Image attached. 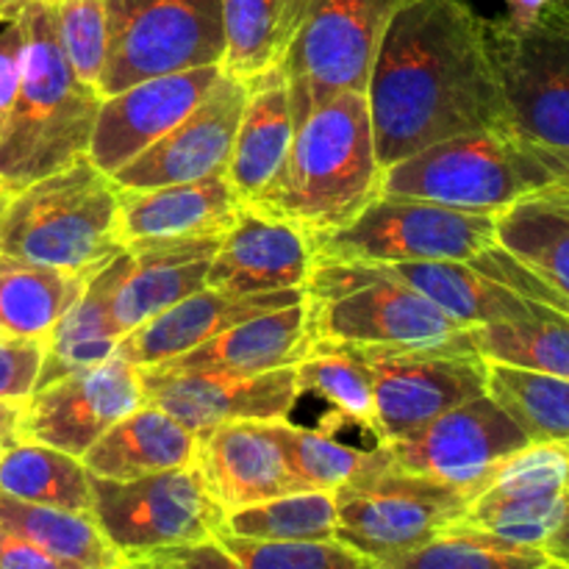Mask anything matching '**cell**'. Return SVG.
<instances>
[{"label":"cell","mask_w":569,"mask_h":569,"mask_svg":"<svg viewBox=\"0 0 569 569\" xmlns=\"http://www.w3.org/2000/svg\"><path fill=\"white\" fill-rule=\"evenodd\" d=\"M381 170L481 128H511L487 42L467 0H415L395 14L367 83Z\"/></svg>","instance_id":"obj_1"},{"label":"cell","mask_w":569,"mask_h":569,"mask_svg":"<svg viewBox=\"0 0 569 569\" xmlns=\"http://www.w3.org/2000/svg\"><path fill=\"white\" fill-rule=\"evenodd\" d=\"M381 176L367 94L342 92L298 126L276 181L250 206L292 222L317 248L381 194Z\"/></svg>","instance_id":"obj_2"},{"label":"cell","mask_w":569,"mask_h":569,"mask_svg":"<svg viewBox=\"0 0 569 569\" xmlns=\"http://www.w3.org/2000/svg\"><path fill=\"white\" fill-rule=\"evenodd\" d=\"M17 14L26 31L22 78L0 122V183L11 194L87 156L103 103L72 70L50 0H28Z\"/></svg>","instance_id":"obj_3"},{"label":"cell","mask_w":569,"mask_h":569,"mask_svg":"<svg viewBox=\"0 0 569 569\" xmlns=\"http://www.w3.org/2000/svg\"><path fill=\"white\" fill-rule=\"evenodd\" d=\"M559 187H569V164L526 142L515 128H481L442 139L387 167L381 176V194L489 214Z\"/></svg>","instance_id":"obj_4"},{"label":"cell","mask_w":569,"mask_h":569,"mask_svg":"<svg viewBox=\"0 0 569 569\" xmlns=\"http://www.w3.org/2000/svg\"><path fill=\"white\" fill-rule=\"evenodd\" d=\"M120 187L87 156L20 189L0 211V253L28 264L94 276L120 256Z\"/></svg>","instance_id":"obj_5"},{"label":"cell","mask_w":569,"mask_h":569,"mask_svg":"<svg viewBox=\"0 0 569 569\" xmlns=\"http://www.w3.org/2000/svg\"><path fill=\"white\" fill-rule=\"evenodd\" d=\"M106 61L98 94L139 81L220 64L226 53L222 0H103Z\"/></svg>","instance_id":"obj_6"},{"label":"cell","mask_w":569,"mask_h":569,"mask_svg":"<svg viewBox=\"0 0 569 569\" xmlns=\"http://www.w3.org/2000/svg\"><path fill=\"white\" fill-rule=\"evenodd\" d=\"M415 0H311L281 72L292 98L295 131L326 100L367 92L389 22Z\"/></svg>","instance_id":"obj_7"},{"label":"cell","mask_w":569,"mask_h":569,"mask_svg":"<svg viewBox=\"0 0 569 569\" xmlns=\"http://www.w3.org/2000/svg\"><path fill=\"white\" fill-rule=\"evenodd\" d=\"M487 42L511 128L569 164V0L528 28L487 20Z\"/></svg>","instance_id":"obj_8"},{"label":"cell","mask_w":569,"mask_h":569,"mask_svg":"<svg viewBox=\"0 0 569 569\" xmlns=\"http://www.w3.org/2000/svg\"><path fill=\"white\" fill-rule=\"evenodd\" d=\"M89 483L94 520L126 559L214 542L226 526V511L194 465L133 481L89 476Z\"/></svg>","instance_id":"obj_9"},{"label":"cell","mask_w":569,"mask_h":569,"mask_svg":"<svg viewBox=\"0 0 569 569\" xmlns=\"http://www.w3.org/2000/svg\"><path fill=\"white\" fill-rule=\"evenodd\" d=\"M498 214L406 194H378L350 226L317 242L320 259L353 264L470 261L492 248Z\"/></svg>","instance_id":"obj_10"},{"label":"cell","mask_w":569,"mask_h":569,"mask_svg":"<svg viewBox=\"0 0 569 569\" xmlns=\"http://www.w3.org/2000/svg\"><path fill=\"white\" fill-rule=\"evenodd\" d=\"M337 539L365 556L383 561L415 550L465 517L476 495L411 472L378 470L337 489Z\"/></svg>","instance_id":"obj_11"},{"label":"cell","mask_w":569,"mask_h":569,"mask_svg":"<svg viewBox=\"0 0 569 569\" xmlns=\"http://www.w3.org/2000/svg\"><path fill=\"white\" fill-rule=\"evenodd\" d=\"M381 445L395 470L433 478L478 498L500 465L531 442L489 395H481Z\"/></svg>","instance_id":"obj_12"},{"label":"cell","mask_w":569,"mask_h":569,"mask_svg":"<svg viewBox=\"0 0 569 569\" xmlns=\"http://www.w3.org/2000/svg\"><path fill=\"white\" fill-rule=\"evenodd\" d=\"M306 322L315 342L376 350L453 348L476 353L467 345V328L450 320L417 289L387 276L381 267L372 281L331 303H306Z\"/></svg>","instance_id":"obj_13"},{"label":"cell","mask_w":569,"mask_h":569,"mask_svg":"<svg viewBox=\"0 0 569 569\" xmlns=\"http://www.w3.org/2000/svg\"><path fill=\"white\" fill-rule=\"evenodd\" d=\"M339 348L370 367L381 442L403 437L433 417L487 395V361L470 350Z\"/></svg>","instance_id":"obj_14"},{"label":"cell","mask_w":569,"mask_h":569,"mask_svg":"<svg viewBox=\"0 0 569 569\" xmlns=\"http://www.w3.org/2000/svg\"><path fill=\"white\" fill-rule=\"evenodd\" d=\"M142 403L139 367L114 353L37 389L22 411V442L48 445L81 459L111 426Z\"/></svg>","instance_id":"obj_15"},{"label":"cell","mask_w":569,"mask_h":569,"mask_svg":"<svg viewBox=\"0 0 569 569\" xmlns=\"http://www.w3.org/2000/svg\"><path fill=\"white\" fill-rule=\"evenodd\" d=\"M144 403L181 422L194 437L226 422H276L289 420L298 403L295 367L233 376L211 370H170V367H139Z\"/></svg>","instance_id":"obj_16"},{"label":"cell","mask_w":569,"mask_h":569,"mask_svg":"<svg viewBox=\"0 0 569 569\" xmlns=\"http://www.w3.org/2000/svg\"><path fill=\"white\" fill-rule=\"evenodd\" d=\"M244 100L248 83L222 72L211 92L172 131L111 176L114 183L120 189H150L226 176Z\"/></svg>","instance_id":"obj_17"},{"label":"cell","mask_w":569,"mask_h":569,"mask_svg":"<svg viewBox=\"0 0 569 569\" xmlns=\"http://www.w3.org/2000/svg\"><path fill=\"white\" fill-rule=\"evenodd\" d=\"M222 76L220 64L139 81L103 98L89 139L87 159L106 176L137 159L144 148L178 126Z\"/></svg>","instance_id":"obj_18"},{"label":"cell","mask_w":569,"mask_h":569,"mask_svg":"<svg viewBox=\"0 0 569 569\" xmlns=\"http://www.w3.org/2000/svg\"><path fill=\"white\" fill-rule=\"evenodd\" d=\"M317 248L300 228L259 206L242 203L211 256L206 287L226 295L303 289Z\"/></svg>","instance_id":"obj_19"},{"label":"cell","mask_w":569,"mask_h":569,"mask_svg":"<svg viewBox=\"0 0 569 569\" xmlns=\"http://www.w3.org/2000/svg\"><path fill=\"white\" fill-rule=\"evenodd\" d=\"M276 422H226L198 437L192 465L226 515L306 489L289 467Z\"/></svg>","instance_id":"obj_20"},{"label":"cell","mask_w":569,"mask_h":569,"mask_svg":"<svg viewBox=\"0 0 569 569\" xmlns=\"http://www.w3.org/2000/svg\"><path fill=\"white\" fill-rule=\"evenodd\" d=\"M239 198L226 176L167 183L150 189H120L117 239L122 248L178 239H220L233 226Z\"/></svg>","instance_id":"obj_21"},{"label":"cell","mask_w":569,"mask_h":569,"mask_svg":"<svg viewBox=\"0 0 569 569\" xmlns=\"http://www.w3.org/2000/svg\"><path fill=\"white\" fill-rule=\"evenodd\" d=\"M303 289H281V292L261 295H226L217 289L203 287L200 292L178 300L176 306L164 309L161 315L150 317L139 328L117 342L114 353L131 361L133 367H156L164 361L183 356L187 350L209 342L211 337L222 333L226 328L239 326L250 317L267 315V311L287 309L300 303Z\"/></svg>","instance_id":"obj_22"},{"label":"cell","mask_w":569,"mask_h":569,"mask_svg":"<svg viewBox=\"0 0 569 569\" xmlns=\"http://www.w3.org/2000/svg\"><path fill=\"white\" fill-rule=\"evenodd\" d=\"M220 239H178L128 248L131 267L111 300V320L120 339L206 287L211 256Z\"/></svg>","instance_id":"obj_23"},{"label":"cell","mask_w":569,"mask_h":569,"mask_svg":"<svg viewBox=\"0 0 569 569\" xmlns=\"http://www.w3.org/2000/svg\"><path fill=\"white\" fill-rule=\"evenodd\" d=\"M311 345L315 339H311L309 322H306V303L300 300L287 309L267 311V315L250 317L239 326L226 328L209 342L164 361L161 367L259 376V372L295 367L309 356Z\"/></svg>","instance_id":"obj_24"},{"label":"cell","mask_w":569,"mask_h":569,"mask_svg":"<svg viewBox=\"0 0 569 569\" xmlns=\"http://www.w3.org/2000/svg\"><path fill=\"white\" fill-rule=\"evenodd\" d=\"M295 139L289 83L281 67L248 81L242 120L233 139L226 178L239 203H253L276 181Z\"/></svg>","instance_id":"obj_25"},{"label":"cell","mask_w":569,"mask_h":569,"mask_svg":"<svg viewBox=\"0 0 569 569\" xmlns=\"http://www.w3.org/2000/svg\"><path fill=\"white\" fill-rule=\"evenodd\" d=\"M381 270L403 281L406 287L417 289L461 328L520 322L545 311H556L522 298L467 261H406V264H381Z\"/></svg>","instance_id":"obj_26"},{"label":"cell","mask_w":569,"mask_h":569,"mask_svg":"<svg viewBox=\"0 0 569 569\" xmlns=\"http://www.w3.org/2000/svg\"><path fill=\"white\" fill-rule=\"evenodd\" d=\"M128 267H131V253L122 250L120 256H114L109 264L100 267L89 278L81 298L56 322L50 337L44 339L42 370H39L37 389L50 387V383L70 376V372L87 370V367H94L114 356L120 331H117L114 320H111V300H114Z\"/></svg>","instance_id":"obj_27"},{"label":"cell","mask_w":569,"mask_h":569,"mask_svg":"<svg viewBox=\"0 0 569 569\" xmlns=\"http://www.w3.org/2000/svg\"><path fill=\"white\" fill-rule=\"evenodd\" d=\"M198 437L172 420L159 406L142 403L137 411L111 426L81 456L89 476L109 481H133L153 472L178 470L194 461Z\"/></svg>","instance_id":"obj_28"},{"label":"cell","mask_w":569,"mask_h":569,"mask_svg":"<svg viewBox=\"0 0 569 569\" xmlns=\"http://www.w3.org/2000/svg\"><path fill=\"white\" fill-rule=\"evenodd\" d=\"M311 0H222V72L248 83L281 67Z\"/></svg>","instance_id":"obj_29"},{"label":"cell","mask_w":569,"mask_h":569,"mask_svg":"<svg viewBox=\"0 0 569 569\" xmlns=\"http://www.w3.org/2000/svg\"><path fill=\"white\" fill-rule=\"evenodd\" d=\"M495 239L569 300V187L545 189L500 211Z\"/></svg>","instance_id":"obj_30"},{"label":"cell","mask_w":569,"mask_h":569,"mask_svg":"<svg viewBox=\"0 0 569 569\" xmlns=\"http://www.w3.org/2000/svg\"><path fill=\"white\" fill-rule=\"evenodd\" d=\"M89 278L0 253V337L44 342L56 322L81 298Z\"/></svg>","instance_id":"obj_31"},{"label":"cell","mask_w":569,"mask_h":569,"mask_svg":"<svg viewBox=\"0 0 569 569\" xmlns=\"http://www.w3.org/2000/svg\"><path fill=\"white\" fill-rule=\"evenodd\" d=\"M0 531H9L56 559L87 569H120L126 556L109 542L92 511H67L53 506L22 503L0 495Z\"/></svg>","instance_id":"obj_32"},{"label":"cell","mask_w":569,"mask_h":569,"mask_svg":"<svg viewBox=\"0 0 569 569\" xmlns=\"http://www.w3.org/2000/svg\"><path fill=\"white\" fill-rule=\"evenodd\" d=\"M295 383L300 395H311L331 406L328 420L320 422V431L337 433L339 428L359 426L381 442L376 428V395H372L370 367L342 350L339 345L315 342L309 356L295 365Z\"/></svg>","instance_id":"obj_33"},{"label":"cell","mask_w":569,"mask_h":569,"mask_svg":"<svg viewBox=\"0 0 569 569\" xmlns=\"http://www.w3.org/2000/svg\"><path fill=\"white\" fill-rule=\"evenodd\" d=\"M0 495L22 503L92 511V483L83 461L37 442H17L0 456Z\"/></svg>","instance_id":"obj_34"},{"label":"cell","mask_w":569,"mask_h":569,"mask_svg":"<svg viewBox=\"0 0 569 569\" xmlns=\"http://www.w3.org/2000/svg\"><path fill=\"white\" fill-rule=\"evenodd\" d=\"M487 395L531 445L569 442V378L487 361Z\"/></svg>","instance_id":"obj_35"},{"label":"cell","mask_w":569,"mask_h":569,"mask_svg":"<svg viewBox=\"0 0 569 569\" xmlns=\"http://www.w3.org/2000/svg\"><path fill=\"white\" fill-rule=\"evenodd\" d=\"M465 337L483 361L569 378V315L561 311H545L520 322L467 328Z\"/></svg>","instance_id":"obj_36"},{"label":"cell","mask_w":569,"mask_h":569,"mask_svg":"<svg viewBox=\"0 0 569 569\" xmlns=\"http://www.w3.org/2000/svg\"><path fill=\"white\" fill-rule=\"evenodd\" d=\"M545 559V550L506 542L465 522H453L415 550L376 561L372 569H533Z\"/></svg>","instance_id":"obj_37"},{"label":"cell","mask_w":569,"mask_h":569,"mask_svg":"<svg viewBox=\"0 0 569 569\" xmlns=\"http://www.w3.org/2000/svg\"><path fill=\"white\" fill-rule=\"evenodd\" d=\"M222 531L270 542H320L337 539V495L303 489L228 511Z\"/></svg>","instance_id":"obj_38"},{"label":"cell","mask_w":569,"mask_h":569,"mask_svg":"<svg viewBox=\"0 0 569 569\" xmlns=\"http://www.w3.org/2000/svg\"><path fill=\"white\" fill-rule=\"evenodd\" d=\"M276 433L281 439L289 467L306 489L337 492V489L392 465L381 442L370 450H359L337 442V437L320 431V428L292 426L289 420H278Z\"/></svg>","instance_id":"obj_39"},{"label":"cell","mask_w":569,"mask_h":569,"mask_svg":"<svg viewBox=\"0 0 569 569\" xmlns=\"http://www.w3.org/2000/svg\"><path fill=\"white\" fill-rule=\"evenodd\" d=\"M567 511L569 495H553V498H492V495H478L467 506L465 517L459 522L506 539V542L542 550V545L559 528Z\"/></svg>","instance_id":"obj_40"},{"label":"cell","mask_w":569,"mask_h":569,"mask_svg":"<svg viewBox=\"0 0 569 569\" xmlns=\"http://www.w3.org/2000/svg\"><path fill=\"white\" fill-rule=\"evenodd\" d=\"M59 42L81 81L98 89L106 61V3L103 0H50Z\"/></svg>","instance_id":"obj_41"},{"label":"cell","mask_w":569,"mask_h":569,"mask_svg":"<svg viewBox=\"0 0 569 569\" xmlns=\"http://www.w3.org/2000/svg\"><path fill=\"white\" fill-rule=\"evenodd\" d=\"M42 339H0V400L28 403L42 370Z\"/></svg>","instance_id":"obj_42"},{"label":"cell","mask_w":569,"mask_h":569,"mask_svg":"<svg viewBox=\"0 0 569 569\" xmlns=\"http://www.w3.org/2000/svg\"><path fill=\"white\" fill-rule=\"evenodd\" d=\"M22 53H26V31L20 14L0 20V122L9 114L22 78Z\"/></svg>","instance_id":"obj_43"},{"label":"cell","mask_w":569,"mask_h":569,"mask_svg":"<svg viewBox=\"0 0 569 569\" xmlns=\"http://www.w3.org/2000/svg\"><path fill=\"white\" fill-rule=\"evenodd\" d=\"M0 569H87L72 561L56 559L48 550L26 542L9 531H0Z\"/></svg>","instance_id":"obj_44"},{"label":"cell","mask_w":569,"mask_h":569,"mask_svg":"<svg viewBox=\"0 0 569 569\" xmlns=\"http://www.w3.org/2000/svg\"><path fill=\"white\" fill-rule=\"evenodd\" d=\"M559 0H506L503 20L515 28H528L542 20Z\"/></svg>","instance_id":"obj_45"},{"label":"cell","mask_w":569,"mask_h":569,"mask_svg":"<svg viewBox=\"0 0 569 569\" xmlns=\"http://www.w3.org/2000/svg\"><path fill=\"white\" fill-rule=\"evenodd\" d=\"M22 411H26V403L0 400V456L22 442Z\"/></svg>","instance_id":"obj_46"},{"label":"cell","mask_w":569,"mask_h":569,"mask_svg":"<svg viewBox=\"0 0 569 569\" xmlns=\"http://www.w3.org/2000/svg\"><path fill=\"white\" fill-rule=\"evenodd\" d=\"M542 550H545V556H548V559L567 561V565H569V511L565 515V520L559 522V528L550 533L548 542L542 545Z\"/></svg>","instance_id":"obj_47"},{"label":"cell","mask_w":569,"mask_h":569,"mask_svg":"<svg viewBox=\"0 0 569 569\" xmlns=\"http://www.w3.org/2000/svg\"><path fill=\"white\" fill-rule=\"evenodd\" d=\"M120 569H183L172 556L156 553V556H142V559H128Z\"/></svg>","instance_id":"obj_48"},{"label":"cell","mask_w":569,"mask_h":569,"mask_svg":"<svg viewBox=\"0 0 569 569\" xmlns=\"http://www.w3.org/2000/svg\"><path fill=\"white\" fill-rule=\"evenodd\" d=\"M26 3L28 0H0V20H3V17H11L14 11H20Z\"/></svg>","instance_id":"obj_49"},{"label":"cell","mask_w":569,"mask_h":569,"mask_svg":"<svg viewBox=\"0 0 569 569\" xmlns=\"http://www.w3.org/2000/svg\"><path fill=\"white\" fill-rule=\"evenodd\" d=\"M533 569H569L567 561H556V559H545L542 565H537Z\"/></svg>","instance_id":"obj_50"},{"label":"cell","mask_w":569,"mask_h":569,"mask_svg":"<svg viewBox=\"0 0 569 569\" xmlns=\"http://www.w3.org/2000/svg\"><path fill=\"white\" fill-rule=\"evenodd\" d=\"M9 198H11V192L3 187V183H0V211L6 209V203H9Z\"/></svg>","instance_id":"obj_51"},{"label":"cell","mask_w":569,"mask_h":569,"mask_svg":"<svg viewBox=\"0 0 569 569\" xmlns=\"http://www.w3.org/2000/svg\"><path fill=\"white\" fill-rule=\"evenodd\" d=\"M0 339H3V337H0Z\"/></svg>","instance_id":"obj_52"}]
</instances>
